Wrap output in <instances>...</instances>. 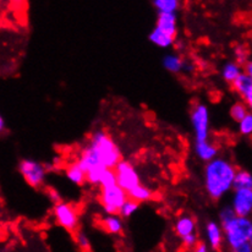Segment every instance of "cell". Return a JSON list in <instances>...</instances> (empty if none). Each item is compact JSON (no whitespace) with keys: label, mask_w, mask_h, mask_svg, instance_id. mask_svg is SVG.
Returning <instances> with one entry per match:
<instances>
[{"label":"cell","mask_w":252,"mask_h":252,"mask_svg":"<svg viewBox=\"0 0 252 252\" xmlns=\"http://www.w3.org/2000/svg\"><path fill=\"white\" fill-rule=\"evenodd\" d=\"M205 236L208 248L212 250H219L224 241V231L220 223L216 220H208L205 225Z\"/></svg>","instance_id":"10"},{"label":"cell","mask_w":252,"mask_h":252,"mask_svg":"<svg viewBox=\"0 0 252 252\" xmlns=\"http://www.w3.org/2000/svg\"><path fill=\"white\" fill-rule=\"evenodd\" d=\"M5 126H6V124H5L4 117H0V131H1V132L5 131Z\"/></svg>","instance_id":"37"},{"label":"cell","mask_w":252,"mask_h":252,"mask_svg":"<svg viewBox=\"0 0 252 252\" xmlns=\"http://www.w3.org/2000/svg\"><path fill=\"white\" fill-rule=\"evenodd\" d=\"M234 190H251L252 191V174L250 171L239 169L234 180Z\"/></svg>","instance_id":"22"},{"label":"cell","mask_w":252,"mask_h":252,"mask_svg":"<svg viewBox=\"0 0 252 252\" xmlns=\"http://www.w3.org/2000/svg\"><path fill=\"white\" fill-rule=\"evenodd\" d=\"M102 225L104 230L109 234H120L123 231V218L119 214H107L103 218Z\"/></svg>","instance_id":"18"},{"label":"cell","mask_w":252,"mask_h":252,"mask_svg":"<svg viewBox=\"0 0 252 252\" xmlns=\"http://www.w3.org/2000/svg\"><path fill=\"white\" fill-rule=\"evenodd\" d=\"M164 33L171 37L178 36V15L176 14H158L156 26Z\"/></svg>","instance_id":"13"},{"label":"cell","mask_w":252,"mask_h":252,"mask_svg":"<svg viewBox=\"0 0 252 252\" xmlns=\"http://www.w3.org/2000/svg\"><path fill=\"white\" fill-rule=\"evenodd\" d=\"M75 243L79 246V249L84 252H90L91 251V243L90 239H88L87 234L84 231H76L75 233Z\"/></svg>","instance_id":"27"},{"label":"cell","mask_w":252,"mask_h":252,"mask_svg":"<svg viewBox=\"0 0 252 252\" xmlns=\"http://www.w3.org/2000/svg\"><path fill=\"white\" fill-rule=\"evenodd\" d=\"M230 206L238 217L250 218L252 214V191L234 190Z\"/></svg>","instance_id":"9"},{"label":"cell","mask_w":252,"mask_h":252,"mask_svg":"<svg viewBox=\"0 0 252 252\" xmlns=\"http://www.w3.org/2000/svg\"><path fill=\"white\" fill-rule=\"evenodd\" d=\"M127 195H128V198L141 203V202H147V201L152 200L153 191L151 190L150 188H147L146 185H143V184H140V185L133 188L131 191H128Z\"/></svg>","instance_id":"20"},{"label":"cell","mask_w":252,"mask_h":252,"mask_svg":"<svg viewBox=\"0 0 252 252\" xmlns=\"http://www.w3.org/2000/svg\"><path fill=\"white\" fill-rule=\"evenodd\" d=\"M174 47L176 48V49L178 50H183L184 48H185V43H180V41H179V39H176V42H175V44H174Z\"/></svg>","instance_id":"36"},{"label":"cell","mask_w":252,"mask_h":252,"mask_svg":"<svg viewBox=\"0 0 252 252\" xmlns=\"http://www.w3.org/2000/svg\"><path fill=\"white\" fill-rule=\"evenodd\" d=\"M238 169L229 159L218 157L203 168V188L210 198L219 201L234 190V180Z\"/></svg>","instance_id":"1"},{"label":"cell","mask_w":252,"mask_h":252,"mask_svg":"<svg viewBox=\"0 0 252 252\" xmlns=\"http://www.w3.org/2000/svg\"><path fill=\"white\" fill-rule=\"evenodd\" d=\"M238 128L243 136L252 135V112H249V114L239 123Z\"/></svg>","instance_id":"28"},{"label":"cell","mask_w":252,"mask_h":252,"mask_svg":"<svg viewBox=\"0 0 252 252\" xmlns=\"http://www.w3.org/2000/svg\"><path fill=\"white\" fill-rule=\"evenodd\" d=\"M248 114H249V108L244 102H235L233 105H231L230 109H229V115H230L231 119H233L234 122L238 123V124Z\"/></svg>","instance_id":"23"},{"label":"cell","mask_w":252,"mask_h":252,"mask_svg":"<svg viewBox=\"0 0 252 252\" xmlns=\"http://www.w3.org/2000/svg\"><path fill=\"white\" fill-rule=\"evenodd\" d=\"M138 207H140V203L128 198L124 205H123V207L120 208L119 216L122 218H130V217H132L138 211Z\"/></svg>","instance_id":"24"},{"label":"cell","mask_w":252,"mask_h":252,"mask_svg":"<svg viewBox=\"0 0 252 252\" xmlns=\"http://www.w3.org/2000/svg\"><path fill=\"white\" fill-rule=\"evenodd\" d=\"M183 240V244L189 249H195L197 246L198 241H197V234H191V235L185 236V238L181 239Z\"/></svg>","instance_id":"30"},{"label":"cell","mask_w":252,"mask_h":252,"mask_svg":"<svg viewBox=\"0 0 252 252\" xmlns=\"http://www.w3.org/2000/svg\"><path fill=\"white\" fill-rule=\"evenodd\" d=\"M148 39H150L151 43L157 45L158 48L167 49V48L174 47V44H175L176 39L178 38L169 36V34L164 33V32H162L160 30H158L157 27H155V29L151 31L150 36H148Z\"/></svg>","instance_id":"16"},{"label":"cell","mask_w":252,"mask_h":252,"mask_svg":"<svg viewBox=\"0 0 252 252\" xmlns=\"http://www.w3.org/2000/svg\"><path fill=\"white\" fill-rule=\"evenodd\" d=\"M230 251L231 252H252V246H251V244L248 241V243L243 244V245L238 246V248L233 249V250H230Z\"/></svg>","instance_id":"32"},{"label":"cell","mask_w":252,"mask_h":252,"mask_svg":"<svg viewBox=\"0 0 252 252\" xmlns=\"http://www.w3.org/2000/svg\"><path fill=\"white\" fill-rule=\"evenodd\" d=\"M163 67L170 74H180L184 71V65H185V59L178 54H167L162 60Z\"/></svg>","instance_id":"17"},{"label":"cell","mask_w":252,"mask_h":252,"mask_svg":"<svg viewBox=\"0 0 252 252\" xmlns=\"http://www.w3.org/2000/svg\"><path fill=\"white\" fill-rule=\"evenodd\" d=\"M152 4L158 14H176L180 9L179 0H153Z\"/></svg>","instance_id":"21"},{"label":"cell","mask_w":252,"mask_h":252,"mask_svg":"<svg viewBox=\"0 0 252 252\" xmlns=\"http://www.w3.org/2000/svg\"><path fill=\"white\" fill-rule=\"evenodd\" d=\"M234 54H235L236 60H238L239 64H246V63L249 62L248 52H246L245 48L241 47V45H239V47H236L235 49H234Z\"/></svg>","instance_id":"29"},{"label":"cell","mask_w":252,"mask_h":252,"mask_svg":"<svg viewBox=\"0 0 252 252\" xmlns=\"http://www.w3.org/2000/svg\"><path fill=\"white\" fill-rule=\"evenodd\" d=\"M17 169H19V173L21 174L24 180L26 181L31 188L38 189L43 186L48 173L44 164L39 163L38 160L25 158V159L20 160Z\"/></svg>","instance_id":"5"},{"label":"cell","mask_w":252,"mask_h":252,"mask_svg":"<svg viewBox=\"0 0 252 252\" xmlns=\"http://www.w3.org/2000/svg\"><path fill=\"white\" fill-rule=\"evenodd\" d=\"M249 243L251 244V246H252V231H251V235H250V240H249Z\"/></svg>","instance_id":"38"},{"label":"cell","mask_w":252,"mask_h":252,"mask_svg":"<svg viewBox=\"0 0 252 252\" xmlns=\"http://www.w3.org/2000/svg\"><path fill=\"white\" fill-rule=\"evenodd\" d=\"M233 90L243 98L244 103L252 110V80L244 72L233 85Z\"/></svg>","instance_id":"11"},{"label":"cell","mask_w":252,"mask_h":252,"mask_svg":"<svg viewBox=\"0 0 252 252\" xmlns=\"http://www.w3.org/2000/svg\"><path fill=\"white\" fill-rule=\"evenodd\" d=\"M196 157L205 163H210L216 158H218L219 148L210 141H203V142H195L193 145Z\"/></svg>","instance_id":"12"},{"label":"cell","mask_w":252,"mask_h":252,"mask_svg":"<svg viewBox=\"0 0 252 252\" xmlns=\"http://www.w3.org/2000/svg\"><path fill=\"white\" fill-rule=\"evenodd\" d=\"M244 74V67L238 62H226L221 66L220 75L221 79L228 84L233 85L241 75Z\"/></svg>","instance_id":"15"},{"label":"cell","mask_w":252,"mask_h":252,"mask_svg":"<svg viewBox=\"0 0 252 252\" xmlns=\"http://www.w3.org/2000/svg\"><path fill=\"white\" fill-rule=\"evenodd\" d=\"M174 231L176 235L180 239L185 238V236L191 235V234H196V221L189 214H181L178 217L174 224Z\"/></svg>","instance_id":"14"},{"label":"cell","mask_w":252,"mask_h":252,"mask_svg":"<svg viewBox=\"0 0 252 252\" xmlns=\"http://www.w3.org/2000/svg\"><path fill=\"white\" fill-rule=\"evenodd\" d=\"M224 231V241L230 250L248 243L252 231V220L245 217H236L230 223L221 225Z\"/></svg>","instance_id":"3"},{"label":"cell","mask_w":252,"mask_h":252,"mask_svg":"<svg viewBox=\"0 0 252 252\" xmlns=\"http://www.w3.org/2000/svg\"><path fill=\"white\" fill-rule=\"evenodd\" d=\"M65 174H66V178L69 179L72 184H75V185H84L86 181H87V176H86L85 170L77 162L71 163L70 165H67Z\"/></svg>","instance_id":"19"},{"label":"cell","mask_w":252,"mask_h":252,"mask_svg":"<svg viewBox=\"0 0 252 252\" xmlns=\"http://www.w3.org/2000/svg\"><path fill=\"white\" fill-rule=\"evenodd\" d=\"M244 72L252 80V60H249L244 66Z\"/></svg>","instance_id":"35"},{"label":"cell","mask_w":252,"mask_h":252,"mask_svg":"<svg viewBox=\"0 0 252 252\" xmlns=\"http://www.w3.org/2000/svg\"><path fill=\"white\" fill-rule=\"evenodd\" d=\"M53 214L55 217V220L62 228L66 229L67 231H76L79 225V214L76 208L71 205L62 201L58 205H54Z\"/></svg>","instance_id":"7"},{"label":"cell","mask_w":252,"mask_h":252,"mask_svg":"<svg viewBox=\"0 0 252 252\" xmlns=\"http://www.w3.org/2000/svg\"><path fill=\"white\" fill-rule=\"evenodd\" d=\"M128 200L127 192L119 185L100 189L99 201L103 211L107 214H119L120 208Z\"/></svg>","instance_id":"6"},{"label":"cell","mask_w":252,"mask_h":252,"mask_svg":"<svg viewBox=\"0 0 252 252\" xmlns=\"http://www.w3.org/2000/svg\"><path fill=\"white\" fill-rule=\"evenodd\" d=\"M47 196H48V198L50 200V202H53L54 205H58V203L62 202V197H60V193L58 192L57 190H54V189H48Z\"/></svg>","instance_id":"31"},{"label":"cell","mask_w":252,"mask_h":252,"mask_svg":"<svg viewBox=\"0 0 252 252\" xmlns=\"http://www.w3.org/2000/svg\"><path fill=\"white\" fill-rule=\"evenodd\" d=\"M210 109L203 103H197L191 109L190 122L192 126L195 142H203L208 141L210 136Z\"/></svg>","instance_id":"4"},{"label":"cell","mask_w":252,"mask_h":252,"mask_svg":"<svg viewBox=\"0 0 252 252\" xmlns=\"http://www.w3.org/2000/svg\"><path fill=\"white\" fill-rule=\"evenodd\" d=\"M195 70V64L189 60H185V65H184V72H188V74H191V72Z\"/></svg>","instance_id":"34"},{"label":"cell","mask_w":252,"mask_h":252,"mask_svg":"<svg viewBox=\"0 0 252 252\" xmlns=\"http://www.w3.org/2000/svg\"><path fill=\"white\" fill-rule=\"evenodd\" d=\"M118 185V179H117V174H115L114 169H108L107 171L103 175L102 181H100V189H107V188H112V186Z\"/></svg>","instance_id":"26"},{"label":"cell","mask_w":252,"mask_h":252,"mask_svg":"<svg viewBox=\"0 0 252 252\" xmlns=\"http://www.w3.org/2000/svg\"><path fill=\"white\" fill-rule=\"evenodd\" d=\"M114 171L117 174L118 185L122 189H124L126 192H128V191H131L133 188H136V186L141 184L137 169L128 160L123 159L117 165V168L114 169Z\"/></svg>","instance_id":"8"},{"label":"cell","mask_w":252,"mask_h":252,"mask_svg":"<svg viewBox=\"0 0 252 252\" xmlns=\"http://www.w3.org/2000/svg\"><path fill=\"white\" fill-rule=\"evenodd\" d=\"M88 145L98 153L102 163L108 169H115L123 160L122 151L104 130L94 131L91 135Z\"/></svg>","instance_id":"2"},{"label":"cell","mask_w":252,"mask_h":252,"mask_svg":"<svg viewBox=\"0 0 252 252\" xmlns=\"http://www.w3.org/2000/svg\"><path fill=\"white\" fill-rule=\"evenodd\" d=\"M218 217L220 225H225V224L230 223V221L233 220V219H235L238 216H236L235 212H234L230 205H226L224 206V207H221V210L219 211Z\"/></svg>","instance_id":"25"},{"label":"cell","mask_w":252,"mask_h":252,"mask_svg":"<svg viewBox=\"0 0 252 252\" xmlns=\"http://www.w3.org/2000/svg\"><path fill=\"white\" fill-rule=\"evenodd\" d=\"M193 252H210V248H208L207 244L198 243L197 246L193 249Z\"/></svg>","instance_id":"33"}]
</instances>
